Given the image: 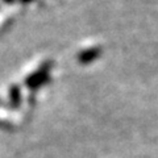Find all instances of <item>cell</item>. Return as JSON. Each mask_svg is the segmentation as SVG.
Instances as JSON below:
<instances>
[{
    "mask_svg": "<svg viewBox=\"0 0 158 158\" xmlns=\"http://www.w3.org/2000/svg\"><path fill=\"white\" fill-rule=\"evenodd\" d=\"M96 56H98V50L92 49V50H88V52H86L85 54H83V56H82V61L87 62V61H90V59H94Z\"/></svg>",
    "mask_w": 158,
    "mask_h": 158,
    "instance_id": "1",
    "label": "cell"
}]
</instances>
